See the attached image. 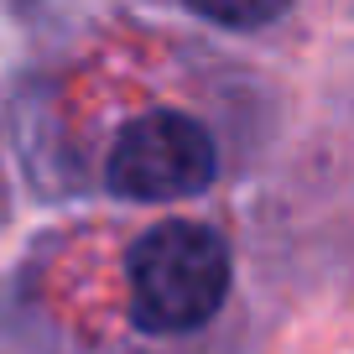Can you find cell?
I'll list each match as a JSON object with an SVG mask.
<instances>
[{
	"instance_id": "obj_1",
	"label": "cell",
	"mask_w": 354,
	"mask_h": 354,
	"mask_svg": "<svg viewBox=\"0 0 354 354\" xmlns=\"http://www.w3.org/2000/svg\"><path fill=\"white\" fill-rule=\"evenodd\" d=\"M230 250L203 224H162L131 250V313L151 333H188L219 313Z\"/></svg>"
},
{
	"instance_id": "obj_2",
	"label": "cell",
	"mask_w": 354,
	"mask_h": 354,
	"mask_svg": "<svg viewBox=\"0 0 354 354\" xmlns=\"http://www.w3.org/2000/svg\"><path fill=\"white\" fill-rule=\"evenodd\" d=\"M214 141L203 136V125H193L188 115H141L115 136L110 151V183L115 193L136 203H167L188 198V193L209 188L214 177Z\"/></svg>"
},
{
	"instance_id": "obj_3",
	"label": "cell",
	"mask_w": 354,
	"mask_h": 354,
	"mask_svg": "<svg viewBox=\"0 0 354 354\" xmlns=\"http://www.w3.org/2000/svg\"><path fill=\"white\" fill-rule=\"evenodd\" d=\"M198 16L209 21H224V26H261L271 16H281L292 0H188Z\"/></svg>"
}]
</instances>
